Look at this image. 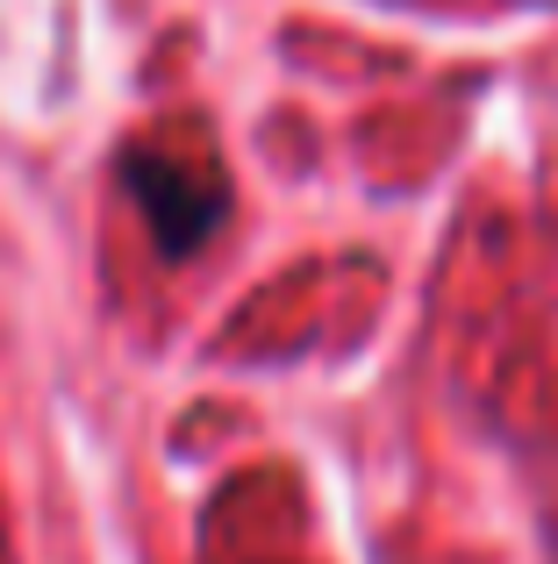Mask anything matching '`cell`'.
<instances>
[{
  "instance_id": "1",
  "label": "cell",
  "mask_w": 558,
  "mask_h": 564,
  "mask_svg": "<svg viewBox=\"0 0 558 564\" xmlns=\"http://www.w3.org/2000/svg\"><path fill=\"white\" fill-rule=\"evenodd\" d=\"M122 186H129V200L143 207L158 250H172V258H194V250L208 243V229L223 221V207H229L215 180L180 172V165H165V158H151V151L122 158Z\"/></svg>"
}]
</instances>
